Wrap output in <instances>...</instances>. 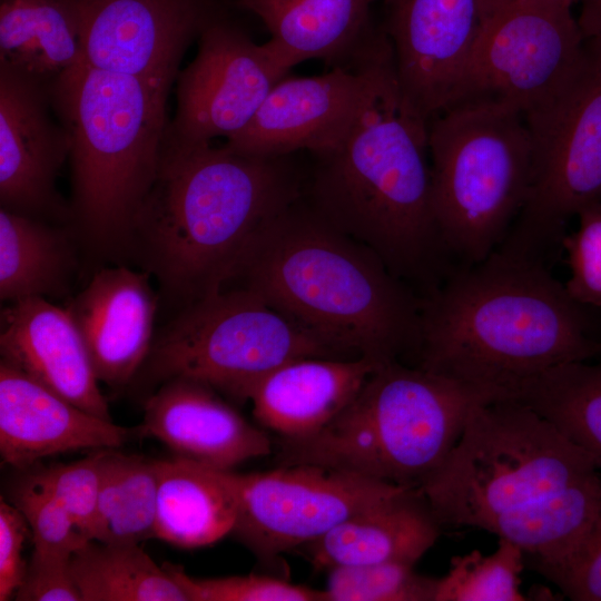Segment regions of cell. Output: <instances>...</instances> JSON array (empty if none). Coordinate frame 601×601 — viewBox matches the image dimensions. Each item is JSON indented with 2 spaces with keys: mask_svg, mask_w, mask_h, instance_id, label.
<instances>
[{
  "mask_svg": "<svg viewBox=\"0 0 601 601\" xmlns=\"http://www.w3.org/2000/svg\"><path fill=\"white\" fill-rule=\"evenodd\" d=\"M417 487L442 528H476L509 540L538 572L570 558L601 506L595 461L512 398L479 405Z\"/></svg>",
  "mask_w": 601,
  "mask_h": 601,
  "instance_id": "6da1fadb",
  "label": "cell"
},
{
  "mask_svg": "<svg viewBox=\"0 0 601 601\" xmlns=\"http://www.w3.org/2000/svg\"><path fill=\"white\" fill-rule=\"evenodd\" d=\"M587 309L546 263L496 248L423 304L416 366L511 398L550 368L601 355Z\"/></svg>",
  "mask_w": 601,
  "mask_h": 601,
  "instance_id": "7a4b0ae2",
  "label": "cell"
},
{
  "mask_svg": "<svg viewBox=\"0 0 601 601\" xmlns=\"http://www.w3.org/2000/svg\"><path fill=\"white\" fill-rule=\"evenodd\" d=\"M294 155L165 145L130 239L166 295L187 305L234 278L262 226L299 199Z\"/></svg>",
  "mask_w": 601,
  "mask_h": 601,
  "instance_id": "3957f363",
  "label": "cell"
},
{
  "mask_svg": "<svg viewBox=\"0 0 601 601\" xmlns=\"http://www.w3.org/2000/svg\"><path fill=\"white\" fill-rule=\"evenodd\" d=\"M427 129L401 91L387 42L368 63L347 127L309 154L314 210L363 240L396 277L427 269L437 252L449 255L433 213Z\"/></svg>",
  "mask_w": 601,
  "mask_h": 601,
  "instance_id": "277c9868",
  "label": "cell"
},
{
  "mask_svg": "<svg viewBox=\"0 0 601 601\" xmlns=\"http://www.w3.org/2000/svg\"><path fill=\"white\" fill-rule=\"evenodd\" d=\"M298 200L262 226L233 279L336 355L390 363L417 349L422 307L374 252Z\"/></svg>",
  "mask_w": 601,
  "mask_h": 601,
  "instance_id": "5b68a950",
  "label": "cell"
},
{
  "mask_svg": "<svg viewBox=\"0 0 601 601\" xmlns=\"http://www.w3.org/2000/svg\"><path fill=\"white\" fill-rule=\"evenodd\" d=\"M171 83L83 61L49 83L51 105L70 141L71 214L96 247L130 239L160 168Z\"/></svg>",
  "mask_w": 601,
  "mask_h": 601,
  "instance_id": "8992f818",
  "label": "cell"
},
{
  "mask_svg": "<svg viewBox=\"0 0 601 601\" xmlns=\"http://www.w3.org/2000/svg\"><path fill=\"white\" fill-rule=\"evenodd\" d=\"M494 400L418 366L385 363L322 430L279 437L277 461L416 487L452 451L473 411Z\"/></svg>",
  "mask_w": 601,
  "mask_h": 601,
  "instance_id": "52a82bcc",
  "label": "cell"
},
{
  "mask_svg": "<svg viewBox=\"0 0 601 601\" xmlns=\"http://www.w3.org/2000/svg\"><path fill=\"white\" fill-rule=\"evenodd\" d=\"M435 223L457 267L479 263L504 240L531 184L523 115L491 99L459 101L428 122Z\"/></svg>",
  "mask_w": 601,
  "mask_h": 601,
  "instance_id": "ba28073f",
  "label": "cell"
},
{
  "mask_svg": "<svg viewBox=\"0 0 601 601\" xmlns=\"http://www.w3.org/2000/svg\"><path fill=\"white\" fill-rule=\"evenodd\" d=\"M532 176L525 204L499 247L548 263L565 224L601 205V40L584 38L565 82L526 111Z\"/></svg>",
  "mask_w": 601,
  "mask_h": 601,
  "instance_id": "9c48e42d",
  "label": "cell"
},
{
  "mask_svg": "<svg viewBox=\"0 0 601 601\" xmlns=\"http://www.w3.org/2000/svg\"><path fill=\"white\" fill-rule=\"evenodd\" d=\"M334 355L256 293L221 288L185 305L159 331L137 376L159 385L185 377L246 401L250 386L275 367Z\"/></svg>",
  "mask_w": 601,
  "mask_h": 601,
  "instance_id": "30bf717a",
  "label": "cell"
},
{
  "mask_svg": "<svg viewBox=\"0 0 601 601\" xmlns=\"http://www.w3.org/2000/svg\"><path fill=\"white\" fill-rule=\"evenodd\" d=\"M583 51L572 8L540 0H494L454 104L491 99L524 115L565 82Z\"/></svg>",
  "mask_w": 601,
  "mask_h": 601,
  "instance_id": "8fae6325",
  "label": "cell"
},
{
  "mask_svg": "<svg viewBox=\"0 0 601 601\" xmlns=\"http://www.w3.org/2000/svg\"><path fill=\"white\" fill-rule=\"evenodd\" d=\"M228 477L237 503L231 534L267 564L406 487L309 464L228 470Z\"/></svg>",
  "mask_w": 601,
  "mask_h": 601,
  "instance_id": "7c38bea8",
  "label": "cell"
},
{
  "mask_svg": "<svg viewBox=\"0 0 601 601\" xmlns=\"http://www.w3.org/2000/svg\"><path fill=\"white\" fill-rule=\"evenodd\" d=\"M290 69L268 42H254L223 10L198 37L195 59L178 72L166 145L191 147L236 135Z\"/></svg>",
  "mask_w": 601,
  "mask_h": 601,
  "instance_id": "4fadbf2b",
  "label": "cell"
},
{
  "mask_svg": "<svg viewBox=\"0 0 601 601\" xmlns=\"http://www.w3.org/2000/svg\"><path fill=\"white\" fill-rule=\"evenodd\" d=\"M401 91L427 124L454 104L494 0H382Z\"/></svg>",
  "mask_w": 601,
  "mask_h": 601,
  "instance_id": "5bb4252c",
  "label": "cell"
},
{
  "mask_svg": "<svg viewBox=\"0 0 601 601\" xmlns=\"http://www.w3.org/2000/svg\"><path fill=\"white\" fill-rule=\"evenodd\" d=\"M82 61L173 82L183 55L221 12L219 0H76Z\"/></svg>",
  "mask_w": 601,
  "mask_h": 601,
  "instance_id": "9a60e30c",
  "label": "cell"
},
{
  "mask_svg": "<svg viewBox=\"0 0 601 601\" xmlns=\"http://www.w3.org/2000/svg\"><path fill=\"white\" fill-rule=\"evenodd\" d=\"M49 104V83L0 63L1 208L35 218L63 213L55 184L70 141Z\"/></svg>",
  "mask_w": 601,
  "mask_h": 601,
  "instance_id": "2e32d148",
  "label": "cell"
},
{
  "mask_svg": "<svg viewBox=\"0 0 601 601\" xmlns=\"http://www.w3.org/2000/svg\"><path fill=\"white\" fill-rule=\"evenodd\" d=\"M372 58L356 70L336 67L317 76L284 77L249 124L229 137L226 145L256 155L314 154L327 149L362 101Z\"/></svg>",
  "mask_w": 601,
  "mask_h": 601,
  "instance_id": "e0dca14e",
  "label": "cell"
},
{
  "mask_svg": "<svg viewBox=\"0 0 601 601\" xmlns=\"http://www.w3.org/2000/svg\"><path fill=\"white\" fill-rule=\"evenodd\" d=\"M139 436L154 437L176 455L231 470L272 453L268 434L244 418L213 387L185 377L161 383L145 402Z\"/></svg>",
  "mask_w": 601,
  "mask_h": 601,
  "instance_id": "ac0fdd59",
  "label": "cell"
},
{
  "mask_svg": "<svg viewBox=\"0 0 601 601\" xmlns=\"http://www.w3.org/2000/svg\"><path fill=\"white\" fill-rule=\"evenodd\" d=\"M139 436L56 394L22 372L0 363V454L27 470L38 461L80 450L118 449Z\"/></svg>",
  "mask_w": 601,
  "mask_h": 601,
  "instance_id": "d6986e66",
  "label": "cell"
},
{
  "mask_svg": "<svg viewBox=\"0 0 601 601\" xmlns=\"http://www.w3.org/2000/svg\"><path fill=\"white\" fill-rule=\"evenodd\" d=\"M66 308L99 382L121 387L135 380L155 338L157 297L149 274L101 268Z\"/></svg>",
  "mask_w": 601,
  "mask_h": 601,
  "instance_id": "ffe728a7",
  "label": "cell"
},
{
  "mask_svg": "<svg viewBox=\"0 0 601 601\" xmlns=\"http://www.w3.org/2000/svg\"><path fill=\"white\" fill-rule=\"evenodd\" d=\"M1 361L78 407L111 420L88 351L69 311L45 297L1 312Z\"/></svg>",
  "mask_w": 601,
  "mask_h": 601,
  "instance_id": "44dd1931",
  "label": "cell"
},
{
  "mask_svg": "<svg viewBox=\"0 0 601 601\" xmlns=\"http://www.w3.org/2000/svg\"><path fill=\"white\" fill-rule=\"evenodd\" d=\"M382 0H229L257 16L267 41L290 67L318 59L328 67L358 69L386 42L372 20Z\"/></svg>",
  "mask_w": 601,
  "mask_h": 601,
  "instance_id": "7402d4cb",
  "label": "cell"
},
{
  "mask_svg": "<svg viewBox=\"0 0 601 601\" xmlns=\"http://www.w3.org/2000/svg\"><path fill=\"white\" fill-rule=\"evenodd\" d=\"M383 364L367 356L288 361L257 380L246 401L257 422L279 437L309 436L328 424Z\"/></svg>",
  "mask_w": 601,
  "mask_h": 601,
  "instance_id": "603a6c76",
  "label": "cell"
},
{
  "mask_svg": "<svg viewBox=\"0 0 601 601\" xmlns=\"http://www.w3.org/2000/svg\"><path fill=\"white\" fill-rule=\"evenodd\" d=\"M442 529L420 489L406 486L305 546L312 563L322 570L388 562L416 564Z\"/></svg>",
  "mask_w": 601,
  "mask_h": 601,
  "instance_id": "cb8c5ba5",
  "label": "cell"
},
{
  "mask_svg": "<svg viewBox=\"0 0 601 601\" xmlns=\"http://www.w3.org/2000/svg\"><path fill=\"white\" fill-rule=\"evenodd\" d=\"M237 519L228 470L175 456L158 460L155 538L181 549L216 543Z\"/></svg>",
  "mask_w": 601,
  "mask_h": 601,
  "instance_id": "d4e9b609",
  "label": "cell"
},
{
  "mask_svg": "<svg viewBox=\"0 0 601 601\" xmlns=\"http://www.w3.org/2000/svg\"><path fill=\"white\" fill-rule=\"evenodd\" d=\"M81 61L76 0H0V63L50 83Z\"/></svg>",
  "mask_w": 601,
  "mask_h": 601,
  "instance_id": "484cf974",
  "label": "cell"
},
{
  "mask_svg": "<svg viewBox=\"0 0 601 601\" xmlns=\"http://www.w3.org/2000/svg\"><path fill=\"white\" fill-rule=\"evenodd\" d=\"M72 267L73 253L65 233L38 218L1 208V300L61 295Z\"/></svg>",
  "mask_w": 601,
  "mask_h": 601,
  "instance_id": "4316f807",
  "label": "cell"
},
{
  "mask_svg": "<svg viewBox=\"0 0 601 601\" xmlns=\"http://www.w3.org/2000/svg\"><path fill=\"white\" fill-rule=\"evenodd\" d=\"M158 460L101 450L100 486L89 540L140 543L156 535Z\"/></svg>",
  "mask_w": 601,
  "mask_h": 601,
  "instance_id": "83f0119b",
  "label": "cell"
},
{
  "mask_svg": "<svg viewBox=\"0 0 601 601\" xmlns=\"http://www.w3.org/2000/svg\"><path fill=\"white\" fill-rule=\"evenodd\" d=\"M81 601H189L139 543L86 542L71 556Z\"/></svg>",
  "mask_w": 601,
  "mask_h": 601,
  "instance_id": "f1b7e54d",
  "label": "cell"
},
{
  "mask_svg": "<svg viewBox=\"0 0 601 601\" xmlns=\"http://www.w3.org/2000/svg\"><path fill=\"white\" fill-rule=\"evenodd\" d=\"M511 398L551 422L601 470V361L558 365L521 385Z\"/></svg>",
  "mask_w": 601,
  "mask_h": 601,
  "instance_id": "f546056e",
  "label": "cell"
},
{
  "mask_svg": "<svg viewBox=\"0 0 601 601\" xmlns=\"http://www.w3.org/2000/svg\"><path fill=\"white\" fill-rule=\"evenodd\" d=\"M525 565L522 549L499 539L489 555L474 550L451 560L445 575L437 579L434 601H523L520 573Z\"/></svg>",
  "mask_w": 601,
  "mask_h": 601,
  "instance_id": "4dcf8cb0",
  "label": "cell"
},
{
  "mask_svg": "<svg viewBox=\"0 0 601 601\" xmlns=\"http://www.w3.org/2000/svg\"><path fill=\"white\" fill-rule=\"evenodd\" d=\"M327 601H434L436 578L415 564L388 562L343 565L327 570Z\"/></svg>",
  "mask_w": 601,
  "mask_h": 601,
  "instance_id": "1f68e13d",
  "label": "cell"
},
{
  "mask_svg": "<svg viewBox=\"0 0 601 601\" xmlns=\"http://www.w3.org/2000/svg\"><path fill=\"white\" fill-rule=\"evenodd\" d=\"M12 503L28 522L33 550L71 556L88 542L69 512L35 472L13 487Z\"/></svg>",
  "mask_w": 601,
  "mask_h": 601,
  "instance_id": "d6a6232c",
  "label": "cell"
},
{
  "mask_svg": "<svg viewBox=\"0 0 601 601\" xmlns=\"http://www.w3.org/2000/svg\"><path fill=\"white\" fill-rule=\"evenodd\" d=\"M189 601H327L325 590L264 574L195 578L179 565L164 563Z\"/></svg>",
  "mask_w": 601,
  "mask_h": 601,
  "instance_id": "836d02e7",
  "label": "cell"
},
{
  "mask_svg": "<svg viewBox=\"0 0 601 601\" xmlns=\"http://www.w3.org/2000/svg\"><path fill=\"white\" fill-rule=\"evenodd\" d=\"M575 231L565 235L570 278L564 284L580 304L601 308V205L581 211Z\"/></svg>",
  "mask_w": 601,
  "mask_h": 601,
  "instance_id": "e575fe53",
  "label": "cell"
},
{
  "mask_svg": "<svg viewBox=\"0 0 601 601\" xmlns=\"http://www.w3.org/2000/svg\"><path fill=\"white\" fill-rule=\"evenodd\" d=\"M101 450L69 463L35 471L69 512L81 534L89 540L100 486Z\"/></svg>",
  "mask_w": 601,
  "mask_h": 601,
  "instance_id": "d590c367",
  "label": "cell"
},
{
  "mask_svg": "<svg viewBox=\"0 0 601 601\" xmlns=\"http://www.w3.org/2000/svg\"><path fill=\"white\" fill-rule=\"evenodd\" d=\"M574 601H601V506L587 535L563 563L541 572Z\"/></svg>",
  "mask_w": 601,
  "mask_h": 601,
  "instance_id": "8d00e7d4",
  "label": "cell"
},
{
  "mask_svg": "<svg viewBox=\"0 0 601 601\" xmlns=\"http://www.w3.org/2000/svg\"><path fill=\"white\" fill-rule=\"evenodd\" d=\"M71 556L33 550L16 600L81 601L71 572Z\"/></svg>",
  "mask_w": 601,
  "mask_h": 601,
  "instance_id": "74e56055",
  "label": "cell"
},
{
  "mask_svg": "<svg viewBox=\"0 0 601 601\" xmlns=\"http://www.w3.org/2000/svg\"><path fill=\"white\" fill-rule=\"evenodd\" d=\"M29 525L13 504L0 500V601L16 595L22 584L27 564L22 550Z\"/></svg>",
  "mask_w": 601,
  "mask_h": 601,
  "instance_id": "f35d334b",
  "label": "cell"
},
{
  "mask_svg": "<svg viewBox=\"0 0 601 601\" xmlns=\"http://www.w3.org/2000/svg\"><path fill=\"white\" fill-rule=\"evenodd\" d=\"M580 14L577 18L583 38L601 40V0H580Z\"/></svg>",
  "mask_w": 601,
  "mask_h": 601,
  "instance_id": "ab89813d",
  "label": "cell"
},
{
  "mask_svg": "<svg viewBox=\"0 0 601 601\" xmlns=\"http://www.w3.org/2000/svg\"><path fill=\"white\" fill-rule=\"evenodd\" d=\"M558 6L569 7L572 8L574 3L579 2L580 0H540Z\"/></svg>",
  "mask_w": 601,
  "mask_h": 601,
  "instance_id": "60d3db41",
  "label": "cell"
}]
</instances>
